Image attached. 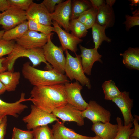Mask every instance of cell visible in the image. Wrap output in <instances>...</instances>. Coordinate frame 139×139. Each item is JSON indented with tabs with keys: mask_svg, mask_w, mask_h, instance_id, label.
Masks as SVG:
<instances>
[{
	"mask_svg": "<svg viewBox=\"0 0 139 139\" xmlns=\"http://www.w3.org/2000/svg\"><path fill=\"white\" fill-rule=\"evenodd\" d=\"M31 101L44 111L52 113L55 109L67 103L64 85L34 86L30 92Z\"/></svg>",
	"mask_w": 139,
	"mask_h": 139,
	"instance_id": "1",
	"label": "cell"
},
{
	"mask_svg": "<svg viewBox=\"0 0 139 139\" xmlns=\"http://www.w3.org/2000/svg\"><path fill=\"white\" fill-rule=\"evenodd\" d=\"M22 72L24 77L34 86L64 84L70 82L66 75L53 68L47 70H39L31 66L29 62L24 64Z\"/></svg>",
	"mask_w": 139,
	"mask_h": 139,
	"instance_id": "2",
	"label": "cell"
},
{
	"mask_svg": "<svg viewBox=\"0 0 139 139\" xmlns=\"http://www.w3.org/2000/svg\"><path fill=\"white\" fill-rule=\"evenodd\" d=\"M21 57L28 58L32 63L33 67L43 62L46 64L48 70L53 68L45 59L42 47L27 49L15 43L13 51L8 55L3 63L6 70L14 71V66L16 61Z\"/></svg>",
	"mask_w": 139,
	"mask_h": 139,
	"instance_id": "3",
	"label": "cell"
},
{
	"mask_svg": "<svg viewBox=\"0 0 139 139\" xmlns=\"http://www.w3.org/2000/svg\"><path fill=\"white\" fill-rule=\"evenodd\" d=\"M65 51L66 55L64 68L66 75L71 81L75 79L82 86H86L88 89H90L91 86L90 79L83 71L80 55L76 54V57H74L67 50Z\"/></svg>",
	"mask_w": 139,
	"mask_h": 139,
	"instance_id": "4",
	"label": "cell"
},
{
	"mask_svg": "<svg viewBox=\"0 0 139 139\" xmlns=\"http://www.w3.org/2000/svg\"><path fill=\"white\" fill-rule=\"evenodd\" d=\"M53 34L52 33L47 36V42L42 47L44 56L46 61L51 64L53 69L64 74L66 58L62 47L56 46L52 42L51 38Z\"/></svg>",
	"mask_w": 139,
	"mask_h": 139,
	"instance_id": "5",
	"label": "cell"
},
{
	"mask_svg": "<svg viewBox=\"0 0 139 139\" xmlns=\"http://www.w3.org/2000/svg\"><path fill=\"white\" fill-rule=\"evenodd\" d=\"M31 108L30 113L22 119L23 121L26 124L28 130H33L38 127L59 121L52 113L45 112L33 104L31 105Z\"/></svg>",
	"mask_w": 139,
	"mask_h": 139,
	"instance_id": "6",
	"label": "cell"
},
{
	"mask_svg": "<svg viewBox=\"0 0 139 139\" xmlns=\"http://www.w3.org/2000/svg\"><path fill=\"white\" fill-rule=\"evenodd\" d=\"M27 20L26 11L10 6L0 13V25L5 31L9 30Z\"/></svg>",
	"mask_w": 139,
	"mask_h": 139,
	"instance_id": "7",
	"label": "cell"
},
{
	"mask_svg": "<svg viewBox=\"0 0 139 139\" xmlns=\"http://www.w3.org/2000/svg\"><path fill=\"white\" fill-rule=\"evenodd\" d=\"M83 117L87 118L93 123L100 122L103 123L110 122V112L93 100L90 101L85 109L82 111Z\"/></svg>",
	"mask_w": 139,
	"mask_h": 139,
	"instance_id": "8",
	"label": "cell"
},
{
	"mask_svg": "<svg viewBox=\"0 0 139 139\" xmlns=\"http://www.w3.org/2000/svg\"><path fill=\"white\" fill-rule=\"evenodd\" d=\"M59 118L62 122H74L79 126L84 124V118L82 111L74 106L68 103L55 109L52 113Z\"/></svg>",
	"mask_w": 139,
	"mask_h": 139,
	"instance_id": "9",
	"label": "cell"
},
{
	"mask_svg": "<svg viewBox=\"0 0 139 139\" xmlns=\"http://www.w3.org/2000/svg\"><path fill=\"white\" fill-rule=\"evenodd\" d=\"M64 85L67 103L81 111L84 110L88 103L84 99L81 94L82 86L77 81L74 83H66Z\"/></svg>",
	"mask_w": 139,
	"mask_h": 139,
	"instance_id": "10",
	"label": "cell"
},
{
	"mask_svg": "<svg viewBox=\"0 0 139 139\" xmlns=\"http://www.w3.org/2000/svg\"><path fill=\"white\" fill-rule=\"evenodd\" d=\"M16 43L27 49L42 48L47 42V36L42 33L28 30L22 36L15 40Z\"/></svg>",
	"mask_w": 139,
	"mask_h": 139,
	"instance_id": "11",
	"label": "cell"
},
{
	"mask_svg": "<svg viewBox=\"0 0 139 139\" xmlns=\"http://www.w3.org/2000/svg\"><path fill=\"white\" fill-rule=\"evenodd\" d=\"M71 0H67L56 5L54 12L50 13L52 20L56 21L69 33V22L71 13Z\"/></svg>",
	"mask_w": 139,
	"mask_h": 139,
	"instance_id": "12",
	"label": "cell"
},
{
	"mask_svg": "<svg viewBox=\"0 0 139 139\" xmlns=\"http://www.w3.org/2000/svg\"><path fill=\"white\" fill-rule=\"evenodd\" d=\"M52 25L55 31L57 34L63 50L68 49L76 54L78 44L82 42L83 40L70 33L63 30L57 22L52 20Z\"/></svg>",
	"mask_w": 139,
	"mask_h": 139,
	"instance_id": "13",
	"label": "cell"
},
{
	"mask_svg": "<svg viewBox=\"0 0 139 139\" xmlns=\"http://www.w3.org/2000/svg\"><path fill=\"white\" fill-rule=\"evenodd\" d=\"M26 11L27 20L48 26L52 25L50 13L42 3L38 4L33 2Z\"/></svg>",
	"mask_w": 139,
	"mask_h": 139,
	"instance_id": "14",
	"label": "cell"
},
{
	"mask_svg": "<svg viewBox=\"0 0 139 139\" xmlns=\"http://www.w3.org/2000/svg\"><path fill=\"white\" fill-rule=\"evenodd\" d=\"M120 109L124 120V125L132 123L134 117L131 112L133 106V100L129 96V93L126 91L121 92L120 94L112 100Z\"/></svg>",
	"mask_w": 139,
	"mask_h": 139,
	"instance_id": "15",
	"label": "cell"
},
{
	"mask_svg": "<svg viewBox=\"0 0 139 139\" xmlns=\"http://www.w3.org/2000/svg\"><path fill=\"white\" fill-rule=\"evenodd\" d=\"M25 94H21L20 99L16 102L8 103L0 99V116L3 118L7 115H10L18 118L19 115L23 112L28 107L21 103L23 101L31 100L30 98H25Z\"/></svg>",
	"mask_w": 139,
	"mask_h": 139,
	"instance_id": "16",
	"label": "cell"
},
{
	"mask_svg": "<svg viewBox=\"0 0 139 139\" xmlns=\"http://www.w3.org/2000/svg\"><path fill=\"white\" fill-rule=\"evenodd\" d=\"M79 47L81 52L80 56L83 71L84 73L90 75L94 63L97 61L102 62L101 59L102 56L98 53L97 50L94 48L88 49L81 45H79Z\"/></svg>",
	"mask_w": 139,
	"mask_h": 139,
	"instance_id": "17",
	"label": "cell"
},
{
	"mask_svg": "<svg viewBox=\"0 0 139 139\" xmlns=\"http://www.w3.org/2000/svg\"><path fill=\"white\" fill-rule=\"evenodd\" d=\"M51 129L55 139H92L93 137L80 135L59 121L52 125Z\"/></svg>",
	"mask_w": 139,
	"mask_h": 139,
	"instance_id": "18",
	"label": "cell"
},
{
	"mask_svg": "<svg viewBox=\"0 0 139 139\" xmlns=\"http://www.w3.org/2000/svg\"><path fill=\"white\" fill-rule=\"evenodd\" d=\"M91 129L96 136L102 139H114L118 132V126L117 124H113L110 122H98L93 124Z\"/></svg>",
	"mask_w": 139,
	"mask_h": 139,
	"instance_id": "19",
	"label": "cell"
},
{
	"mask_svg": "<svg viewBox=\"0 0 139 139\" xmlns=\"http://www.w3.org/2000/svg\"><path fill=\"white\" fill-rule=\"evenodd\" d=\"M114 20V13L112 7L105 3L98 8L96 23L107 28L113 26Z\"/></svg>",
	"mask_w": 139,
	"mask_h": 139,
	"instance_id": "20",
	"label": "cell"
},
{
	"mask_svg": "<svg viewBox=\"0 0 139 139\" xmlns=\"http://www.w3.org/2000/svg\"><path fill=\"white\" fill-rule=\"evenodd\" d=\"M20 77L19 72L5 71L0 73V80L5 86L6 90L14 91L19 84Z\"/></svg>",
	"mask_w": 139,
	"mask_h": 139,
	"instance_id": "21",
	"label": "cell"
},
{
	"mask_svg": "<svg viewBox=\"0 0 139 139\" xmlns=\"http://www.w3.org/2000/svg\"><path fill=\"white\" fill-rule=\"evenodd\" d=\"M120 55L123 57V62L128 68L139 70V49L130 47Z\"/></svg>",
	"mask_w": 139,
	"mask_h": 139,
	"instance_id": "22",
	"label": "cell"
},
{
	"mask_svg": "<svg viewBox=\"0 0 139 139\" xmlns=\"http://www.w3.org/2000/svg\"><path fill=\"white\" fill-rule=\"evenodd\" d=\"M106 28V26L100 25L96 22L91 28L92 37L95 44L94 48L96 49L99 47L103 41L109 42L111 41L105 34V30Z\"/></svg>",
	"mask_w": 139,
	"mask_h": 139,
	"instance_id": "23",
	"label": "cell"
},
{
	"mask_svg": "<svg viewBox=\"0 0 139 139\" xmlns=\"http://www.w3.org/2000/svg\"><path fill=\"white\" fill-rule=\"evenodd\" d=\"M93 7L90 1L85 0H76L71 4L70 20L77 19L82 13Z\"/></svg>",
	"mask_w": 139,
	"mask_h": 139,
	"instance_id": "24",
	"label": "cell"
},
{
	"mask_svg": "<svg viewBox=\"0 0 139 139\" xmlns=\"http://www.w3.org/2000/svg\"><path fill=\"white\" fill-rule=\"evenodd\" d=\"M28 30V21L26 20L15 27L5 31L2 39L7 41L15 40L23 36Z\"/></svg>",
	"mask_w": 139,
	"mask_h": 139,
	"instance_id": "25",
	"label": "cell"
},
{
	"mask_svg": "<svg viewBox=\"0 0 139 139\" xmlns=\"http://www.w3.org/2000/svg\"><path fill=\"white\" fill-rule=\"evenodd\" d=\"M97 10L92 7L82 13L77 19L88 29L96 23Z\"/></svg>",
	"mask_w": 139,
	"mask_h": 139,
	"instance_id": "26",
	"label": "cell"
},
{
	"mask_svg": "<svg viewBox=\"0 0 139 139\" xmlns=\"http://www.w3.org/2000/svg\"><path fill=\"white\" fill-rule=\"evenodd\" d=\"M102 87L104 94V99L106 100H112L121 93V92L112 80L105 81L102 84Z\"/></svg>",
	"mask_w": 139,
	"mask_h": 139,
	"instance_id": "27",
	"label": "cell"
},
{
	"mask_svg": "<svg viewBox=\"0 0 139 139\" xmlns=\"http://www.w3.org/2000/svg\"><path fill=\"white\" fill-rule=\"evenodd\" d=\"M116 120L118 126L117 133L114 139H129L131 134L134 131L132 123L125 125H124L121 119L117 117Z\"/></svg>",
	"mask_w": 139,
	"mask_h": 139,
	"instance_id": "28",
	"label": "cell"
},
{
	"mask_svg": "<svg viewBox=\"0 0 139 139\" xmlns=\"http://www.w3.org/2000/svg\"><path fill=\"white\" fill-rule=\"evenodd\" d=\"M69 28L72 34L80 38L85 36L88 32L85 26L76 19L70 20Z\"/></svg>",
	"mask_w": 139,
	"mask_h": 139,
	"instance_id": "29",
	"label": "cell"
},
{
	"mask_svg": "<svg viewBox=\"0 0 139 139\" xmlns=\"http://www.w3.org/2000/svg\"><path fill=\"white\" fill-rule=\"evenodd\" d=\"M32 131L35 139H55L52 129L47 125L38 127Z\"/></svg>",
	"mask_w": 139,
	"mask_h": 139,
	"instance_id": "30",
	"label": "cell"
},
{
	"mask_svg": "<svg viewBox=\"0 0 139 139\" xmlns=\"http://www.w3.org/2000/svg\"><path fill=\"white\" fill-rule=\"evenodd\" d=\"M29 29L36 31H39L47 36L51 34L52 32L55 31L53 27L44 25L31 20H28Z\"/></svg>",
	"mask_w": 139,
	"mask_h": 139,
	"instance_id": "31",
	"label": "cell"
},
{
	"mask_svg": "<svg viewBox=\"0 0 139 139\" xmlns=\"http://www.w3.org/2000/svg\"><path fill=\"white\" fill-rule=\"evenodd\" d=\"M15 43L13 40L7 41L3 39L0 40V57L8 55L13 51Z\"/></svg>",
	"mask_w": 139,
	"mask_h": 139,
	"instance_id": "32",
	"label": "cell"
},
{
	"mask_svg": "<svg viewBox=\"0 0 139 139\" xmlns=\"http://www.w3.org/2000/svg\"><path fill=\"white\" fill-rule=\"evenodd\" d=\"M34 138L33 131L23 130L14 127L12 139H33Z\"/></svg>",
	"mask_w": 139,
	"mask_h": 139,
	"instance_id": "33",
	"label": "cell"
},
{
	"mask_svg": "<svg viewBox=\"0 0 139 139\" xmlns=\"http://www.w3.org/2000/svg\"><path fill=\"white\" fill-rule=\"evenodd\" d=\"M126 21L124 23L127 31L133 27L139 25V11H136L133 13V16L125 15Z\"/></svg>",
	"mask_w": 139,
	"mask_h": 139,
	"instance_id": "34",
	"label": "cell"
},
{
	"mask_svg": "<svg viewBox=\"0 0 139 139\" xmlns=\"http://www.w3.org/2000/svg\"><path fill=\"white\" fill-rule=\"evenodd\" d=\"M10 6L26 11L33 2L32 0H8Z\"/></svg>",
	"mask_w": 139,
	"mask_h": 139,
	"instance_id": "35",
	"label": "cell"
},
{
	"mask_svg": "<svg viewBox=\"0 0 139 139\" xmlns=\"http://www.w3.org/2000/svg\"><path fill=\"white\" fill-rule=\"evenodd\" d=\"M63 2L62 0H44L42 2L50 13H53L56 4Z\"/></svg>",
	"mask_w": 139,
	"mask_h": 139,
	"instance_id": "36",
	"label": "cell"
},
{
	"mask_svg": "<svg viewBox=\"0 0 139 139\" xmlns=\"http://www.w3.org/2000/svg\"><path fill=\"white\" fill-rule=\"evenodd\" d=\"M134 118L132 123L134 125V131L130 136L131 137H136L139 138V125L138 123L139 117L136 115H134Z\"/></svg>",
	"mask_w": 139,
	"mask_h": 139,
	"instance_id": "37",
	"label": "cell"
},
{
	"mask_svg": "<svg viewBox=\"0 0 139 139\" xmlns=\"http://www.w3.org/2000/svg\"><path fill=\"white\" fill-rule=\"evenodd\" d=\"M7 118L5 116L3 118L0 125V139H4L7 126Z\"/></svg>",
	"mask_w": 139,
	"mask_h": 139,
	"instance_id": "38",
	"label": "cell"
},
{
	"mask_svg": "<svg viewBox=\"0 0 139 139\" xmlns=\"http://www.w3.org/2000/svg\"><path fill=\"white\" fill-rule=\"evenodd\" d=\"M10 6L8 0H0V11L2 12L7 10Z\"/></svg>",
	"mask_w": 139,
	"mask_h": 139,
	"instance_id": "39",
	"label": "cell"
},
{
	"mask_svg": "<svg viewBox=\"0 0 139 139\" xmlns=\"http://www.w3.org/2000/svg\"><path fill=\"white\" fill-rule=\"evenodd\" d=\"M93 7L98 10V8L103 4H105V1L102 0H91Z\"/></svg>",
	"mask_w": 139,
	"mask_h": 139,
	"instance_id": "40",
	"label": "cell"
},
{
	"mask_svg": "<svg viewBox=\"0 0 139 139\" xmlns=\"http://www.w3.org/2000/svg\"><path fill=\"white\" fill-rule=\"evenodd\" d=\"M6 57H0V73L6 70V68L4 66L3 63L5 60Z\"/></svg>",
	"mask_w": 139,
	"mask_h": 139,
	"instance_id": "41",
	"label": "cell"
},
{
	"mask_svg": "<svg viewBox=\"0 0 139 139\" xmlns=\"http://www.w3.org/2000/svg\"><path fill=\"white\" fill-rule=\"evenodd\" d=\"M6 90L5 86L0 80V95L4 93Z\"/></svg>",
	"mask_w": 139,
	"mask_h": 139,
	"instance_id": "42",
	"label": "cell"
},
{
	"mask_svg": "<svg viewBox=\"0 0 139 139\" xmlns=\"http://www.w3.org/2000/svg\"><path fill=\"white\" fill-rule=\"evenodd\" d=\"M130 1L131 2V3L130 4L131 6H137L139 3L138 0H131Z\"/></svg>",
	"mask_w": 139,
	"mask_h": 139,
	"instance_id": "43",
	"label": "cell"
},
{
	"mask_svg": "<svg viewBox=\"0 0 139 139\" xmlns=\"http://www.w3.org/2000/svg\"><path fill=\"white\" fill-rule=\"evenodd\" d=\"M115 2V0H106V4L111 7H112Z\"/></svg>",
	"mask_w": 139,
	"mask_h": 139,
	"instance_id": "44",
	"label": "cell"
},
{
	"mask_svg": "<svg viewBox=\"0 0 139 139\" xmlns=\"http://www.w3.org/2000/svg\"><path fill=\"white\" fill-rule=\"evenodd\" d=\"M5 31L4 30L0 31V40L2 39V36Z\"/></svg>",
	"mask_w": 139,
	"mask_h": 139,
	"instance_id": "45",
	"label": "cell"
},
{
	"mask_svg": "<svg viewBox=\"0 0 139 139\" xmlns=\"http://www.w3.org/2000/svg\"><path fill=\"white\" fill-rule=\"evenodd\" d=\"M92 139H102L100 137L95 136V137H93V138Z\"/></svg>",
	"mask_w": 139,
	"mask_h": 139,
	"instance_id": "46",
	"label": "cell"
},
{
	"mask_svg": "<svg viewBox=\"0 0 139 139\" xmlns=\"http://www.w3.org/2000/svg\"><path fill=\"white\" fill-rule=\"evenodd\" d=\"M138 138L134 137H129V139H139Z\"/></svg>",
	"mask_w": 139,
	"mask_h": 139,
	"instance_id": "47",
	"label": "cell"
},
{
	"mask_svg": "<svg viewBox=\"0 0 139 139\" xmlns=\"http://www.w3.org/2000/svg\"><path fill=\"white\" fill-rule=\"evenodd\" d=\"M3 118L0 116V125L1 124V123L2 122Z\"/></svg>",
	"mask_w": 139,
	"mask_h": 139,
	"instance_id": "48",
	"label": "cell"
},
{
	"mask_svg": "<svg viewBox=\"0 0 139 139\" xmlns=\"http://www.w3.org/2000/svg\"><path fill=\"white\" fill-rule=\"evenodd\" d=\"M33 139H35L34 138Z\"/></svg>",
	"mask_w": 139,
	"mask_h": 139,
	"instance_id": "49",
	"label": "cell"
}]
</instances>
